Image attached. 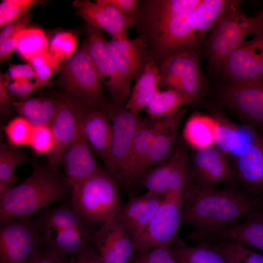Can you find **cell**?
Returning a JSON list of instances; mask_svg holds the SVG:
<instances>
[{"mask_svg": "<svg viewBox=\"0 0 263 263\" xmlns=\"http://www.w3.org/2000/svg\"><path fill=\"white\" fill-rule=\"evenodd\" d=\"M200 0H152L139 4L135 24L157 65L175 54L199 49L191 16Z\"/></svg>", "mask_w": 263, "mask_h": 263, "instance_id": "cell-1", "label": "cell"}, {"mask_svg": "<svg viewBox=\"0 0 263 263\" xmlns=\"http://www.w3.org/2000/svg\"><path fill=\"white\" fill-rule=\"evenodd\" d=\"M261 207L260 198L234 187L202 188L192 184L184 196L181 224L192 227L194 233H210L237 224Z\"/></svg>", "mask_w": 263, "mask_h": 263, "instance_id": "cell-2", "label": "cell"}, {"mask_svg": "<svg viewBox=\"0 0 263 263\" xmlns=\"http://www.w3.org/2000/svg\"><path fill=\"white\" fill-rule=\"evenodd\" d=\"M70 185L56 167L34 165L30 175L0 199V221L26 219L61 201Z\"/></svg>", "mask_w": 263, "mask_h": 263, "instance_id": "cell-3", "label": "cell"}, {"mask_svg": "<svg viewBox=\"0 0 263 263\" xmlns=\"http://www.w3.org/2000/svg\"><path fill=\"white\" fill-rule=\"evenodd\" d=\"M241 2L231 0L207 40V54L214 72L222 68L227 56L247 36L263 33V11L256 16H248L241 9Z\"/></svg>", "mask_w": 263, "mask_h": 263, "instance_id": "cell-4", "label": "cell"}, {"mask_svg": "<svg viewBox=\"0 0 263 263\" xmlns=\"http://www.w3.org/2000/svg\"><path fill=\"white\" fill-rule=\"evenodd\" d=\"M72 189L71 204L90 224L113 219L122 206L118 183L103 169Z\"/></svg>", "mask_w": 263, "mask_h": 263, "instance_id": "cell-5", "label": "cell"}, {"mask_svg": "<svg viewBox=\"0 0 263 263\" xmlns=\"http://www.w3.org/2000/svg\"><path fill=\"white\" fill-rule=\"evenodd\" d=\"M113 128L107 171L118 183L129 185V165L135 136L139 130L150 120L136 116L125 105L114 102L104 108Z\"/></svg>", "mask_w": 263, "mask_h": 263, "instance_id": "cell-6", "label": "cell"}, {"mask_svg": "<svg viewBox=\"0 0 263 263\" xmlns=\"http://www.w3.org/2000/svg\"><path fill=\"white\" fill-rule=\"evenodd\" d=\"M61 84L66 92L90 107L100 106L104 109L106 102L100 78L84 44L61 66Z\"/></svg>", "mask_w": 263, "mask_h": 263, "instance_id": "cell-7", "label": "cell"}, {"mask_svg": "<svg viewBox=\"0 0 263 263\" xmlns=\"http://www.w3.org/2000/svg\"><path fill=\"white\" fill-rule=\"evenodd\" d=\"M184 199L180 194L168 193L148 226L134 242V249L142 252L156 248H169L179 242Z\"/></svg>", "mask_w": 263, "mask_h": 263, "instance_id": "cell-8", "label": "cell"}, {"mask_svg": "<svg viewBox=\"0 0 263 263\" xmlns=\"http://www.w3.org/2000/svg\"><path fill=\"white\" fill-rule=\"evenodd\" d=\"M159 71V86L177 90L194 101L205 89L198 49L171 56L160 66Z\"/></svg>", "mask_w": 263, "mask_h": 263, "instance_id": "cell-9", "label": "cell"}, {"mask_svg": "<svg viewBox=\"0 0 263 263\" xmlns=\"http://www.w3.org/2000/svg\"><path fill=\"white\" fill-rule=\"evenodd\" d=\"M0 263H27L43 236L34 219L0 221Z\"/></svg>", "mask_w": 263, "mask_h": 263, "instance_id": "cell-10", "label": "cell"}, {"mask_svg": "<svg viewBox=\"0 0 263 263\" xmlns=\"http://www.w3.org/2000/svg\"><path fill=\"white\" fill-rule=\"evenodd\" d=\"M85 43L98 75L114 102L125 105L131 94L130 86L117 68L110 53L108 41L100 30L88 25Z\"/></svg>", "mask_w": 263, "mask_h": 263, "instance_id": "cell-11", "label": "cell"}, {"mask_svg": "<svg viewBox=\"0 0 263 263\" xmlns=\"http://www.w3.org/2000/svg\"><path fill=\"white\" fill-rule=\"evenodd\" d=\"M69 101L76 118L77 133L60 163L63 165L66 176L72 188L102 169L93 155L83 128V118L88 110L79 102Z\"/></svg>", "mask_w": 263, "mask_h": 263, "instance_id": "cell-12", "label": "cell"}, {"mask_svg": "<svg viewBox=\"0 0 263 263\" xmlns=\"http://www.w3.org/2000/svg\"><path fill=\"white\" fill-rule=\"evenodd\" d=\"M189 167L191 178L195 181L193 184L200 188H215L220 184L232 183L237 179L226 155L215 145L194 150Z\"/></svg>", "mask_w": 263, "mask_h": 263, "instance_id": "cell-13", "label": "cell"}, {"mask_svg": "<svg viewBox=\"0 0 263 263\" xmlns=\"http://www.w3.org/2000/svg\"><path fill=\"white\" fill-rule=\"evenodd\" d=\"M229 84H242L263 77V38L255 36L232 52L222 68Z\"/></svg>", "mask_w": 263, "mask_h": 263, "instance_id": "cell-14", "label": "cell"}, {"mask_svg": "<svg viewBox=\"0 0 263 263\" xmlns=\"http://www.w3.org/2000/svg\"><path fill=\"white\" fill-rule=\"evenodd\" d=\"M108 45L117 68L130 86L153 61L143 38L130 39L128 31L113 37Z\"/></svg>", "mask_w": 263, "mask_h": 263, "instance_id": "cell-15", "label": "cell"}, {"mask_svg": "<svg viewBox=\"0 0 263 263\" xmlns=\"http://www.w3.org/2000/svg\"><path fill=\"white\" fill-rule=\"evenodd\" d=\"M225 104L244 120L263 128V77L247 83L229 84L222 92Z\"/></svg>", "mask_w": 263, "mask_h": 263, "instance_id": "cell-16", "label": "cell"}, {"mask_svg": "<svg viewBox=\"0 0 263 263\" xmlns=\"http://www.w3.org/2000/svg\"><path fill=\"white\" fill-rule=\"evenodd\" d=\"M188 238L210 244L223 241L236 242L263 251V211H254L241 221L217 231L203 234L191 232Z\"/></svg>", "mask_w": 263, "mask_h": 263, "instance_id": "cell-17", "label": "cell"}, {"mask_svg": "<svg viewBox=\"0 0 263 263\" xmlns=\"http://www.w3.org/2000/svg\"><path fill=\"white\" fill-rule=\"evenodd\" d=\"M102 225L94 236L100 263H127L134 250L128 231L116 217Z\"/></svg>", "mask_w": 263, "mask_h": 263, "instance_id": "cell-18", "label": "cell"}, {"mask_svg": "<svg viewBox=\"0 0 263 263\" xmlns=\"http://www.w3.org/2000/svg\"><path fill=\"white\" fill-rule=\"evenodd\" d=\"M73 6L77 14L89 25L103 29L113 37L124 32L134 25L135 19L127 17L114 7L100 3L97 0H75Z\"/></svg>", "mask_w": 263, "mask_h": 263, "instance_id": "cell-19", "label": "cell"}, {"mask_svg": "<svg viewBox=\"0 0 263 263\" xmlns=\"http://www.w3.org/2000/svg\"><path fill=\"white\" fill-rule=\"evenodd\" d=\"M163 199L147 191L122 205L116 218L134 242L139 238L161 206Z\"/></svg>", "mask_w": 263, "mask_h": 263, "instance_id": "cell-20", "label": "cell"}, {"mask_svg": "<svg viewBox=\"0 0 263 263\" xmlns=\"http://www.w3.org/2000/svg\"><path fill=\"white\" fill-rule=\"evenodd\" d=\"M34 218L43 236L63 229L76 230L91 240H94V233L90 228V224L73 207L68 204L53 207L45 208L37 212Z\"/></svg>", "mask_w": 263, "mask_h": 263, "instance_id": "cell-21", "label": "cell"}, {"mask_svg": "<svg viewBox=\"0 0 263 263\" xmlns=\"http://www.w3.org/2000/svg\"><path fill=\"white\" fill-rule=\"evenodd\" d=\"M55 145L48 154L47 165L56 167L74 142L77 124L75 113L68 99H61L57 112L50 125Z\"/></svg>", "mask_w": 263, "mask_h": 263, "instance_id": "cell-22", "label": "cell"}, {"mask_svg": "<svg viewBox=\"0 0 263 263\" xmlns=\"http://www.w3.org/2000/svg\"><path fill=\"white\" fill-rule=\"evenodd\" d=\"M235 173L250 191H263V137L255 133L245 149L235 157Z\"/></svg>", "mask_w": 263, "mask_h": 263, "instance_id": "cell-23", "label": "cell"}, {"mask_svg": "<svg viewBox=\"0 0 263 263\" xmlns=\"http://www.w3.org/2000/svg\"><path fill=\"white\" fill-rule=\"evenodd\" d=\"M187 109L182 108L176 112L165 117V122L157 133L150 152L141 169V175L147 170L170 158L178 137L180 125Z\"/></svg>", "mask_w": 263, "mask_h": 263, "instance_id": "cell-24", "label": "cell"}, {"mask_svg": "<svg viewBox=\"0 0 263 263\" xmlns=\"http://www.w3.org/2000/svg\"><path fill=\"white\" fill-rule=\"evenodd\" d=\"M83 128L91 147L107 169L110 163L113 128L104 110L87 111L83 118Z\"/></svg>", "mask_w": 263, "mask_h": 263, "instance_id": "cell-25", "label": "cell"}, {"mask_svg": "<svg viewBox=\"0 0 263 263\" xmlns=\"http://www.w3.org/2000/svg\"><path fill=\"white\" fill-rule=\"evenodd\" d=\"M160 82L158 66L153 62L146 67L131 92L125 107L133 114L139 116L146 109L156 94L159 91Z\"/></svg>", "mask_w": 263, "mask_h": 263, "instance_id": "cell-26", "label": "cell"}, {"mask_svg": "<svg viewBox=\"0 0 263 263\" xmlns=\"http://www.w3.org/2000/svg\"><path fill=\"white\" fill-rule=\"evenodd\" d=\"M219 131V124L216 118L197 113L186 122L183 134L187 143L197 150L214 146Z\"/></svg>", "mask_w": 263, "mask_h": 263, "instance_id": "cell-27", "label": "cell"}, {"mask_svg": "<svg viewBox=\"0 0 263 263\" xmlns=\"http://www.w3.org/2000/svg\"><path fill=\"white\" fill-rule=\"evenodd\" d=\"M165 117L151 119L137 132L133 143L129 165V184L141 175L142 166L152 146L155 137L164 125Z\"/></svg>", "mask_w": 263, "mask_h": 263, "instance_id": "cell-28", "label": "cell"}, {"mask_svg": "<svg viewBox=\"0 0 263 263\" xmlns=\"http://www.w3.org/2000/svg\"><path fill=\"white\" fill-rule=\"evenodd\" d=\"M231 0H200L191 16L194 38L200 45L216 25Z\"/></svg>", "mask_w": 263, "mask_h": 263, "instance_id": "cell-29", "label": "cell"}, {"mask_svg": "<svg viewBox=\"0 0 263 263\" xmlns=\"http://www.w3.org/2000/svg\"><path fill=\"white\" fill-rule=\"evenodd\" d=\"M61 99L30 97L14 102L13 108L19 116L34 126L50 125Z\"/></svg>", "mask_w": 263, "mask_h": 263, "instance_id": "cell-30", "label": "cell"}, {"mask_svg": "<svg viewBox=\"0 0 263 263\" xmlns=\"http://www.w3.org/2000/svg\"><path fill=\"white\" fill-rule=\"evenodd\" d=\"M216 118L219 131L214 145L226 155L237 156L249 144L256 132L249 127H238L220 116Z\"/></svg>", "mask_w": 263, "mask_h": 263, "instance_id": "cell-31", "label": "cell"}, {"mask_svg": "<svg viewBox=\"0 0 263 263\" xmlns=\"http://www.w3.org/2000/svg\"><path fill=\"white\" fill-rule=\"evenodd\" d=\"M169 248L182 263H230L225 254L213 244L199 242L190 245L180 240Z\"/></svg>", "mask_w": 263, "mask_h": 263, "instance_id": "cell-32", "label": "cell"}, {"mask_svg": "<svg viewBox=\"0 0 263 263\" xmlns=\"http://www.w3.org/2000/svg\"><path fill=\"white\" fill-rule=\"evenodd\" d=\"M194 100L174 89L158 91L146 110L151 119H159L179 111L185 105Z\"/></svg>", "mask_w": 263, "mask_h": 263, "instance_id": "cell-33", "label": "cell"}, {"mask_svg": "<svg viewBox=\"0 0 263 263\" xmlns=\"http://www.w3.org/2000/svg\"><path fill=\"white\" fill-rule=\"evenodd\" d=\"M174 163L173 153L170 158L147 170L140 176L139 178H141L142 184L148 192L163 199L165 197L169 191L170 177Z\"/></svg>", "mask_w": 263, "mask_h": 263, "instance_id": "cell-34", "label": "cell"}, {"mask_svg": "<svg viewBox=\"0 0 263 263\" xmlns=\"http://www.w3.org/2000/svg\"><path fill=\"white\" fill-rule=\"evenodd\" d=\"M53 236H44L60 254L68 256L85 254L87 242L90 241L75 229H63L52 232ZM46 235V236H47Z\"/></svg>", "mask_w": 263, "mask_h": 263, "instance_id": "cell-35", "label": "cell"}, {"mask_svg": "<svg viewBox=\"0 0 263 263\" xmlns=\"http://www.w3.org/2000/svg\"><path fill=\"white\" fill-rule=\"evenodd\" d=\"M28 158L21 150L10 145L0 146V184L13 187L19 180L15 172L17 167L26 163Z\"/></svg>", "mask_w": 263, "mask_h": 263, "instance_id": "cell-36", "label": "cell"}, {"mask_svg": "<svg viewBox=\"0 0 263 263\" xmlns=\"http://www.w3.org/2000/svg\"><path fill=\"white\" fill-rule=\"evenodd\" d=\"M19 55L29 62L34 57L46 53L49 44L44 32L37 28L26 29L18 33Z\"/></svg>", "mask_w": 263, "mask_h": 263, "instance_id": "cell-37", "label": "cell"}, {"mask_svg": "<svg viewBox=\"0 0 263 263\" xmlns=\"http://www.w3.org/2000/svg\"><path fill=\"white\" fill-rule=\"evenodd\" d=\"M226 256L230 263H263V255L236 242L223 241L212 243Z\"/></svg>", "mask_w": 263, "mask_h": 263, "instance_id": "cell-38", "label": "cell"}, {"mask_svg": "<svg viewBox=\"0 0 263 263\" xmlns=\"http://www.w3.org/2000/svg\"><path fill=\"white\" fill-rule=\"evenodd\" d=\"M34 126L20 116L11 120L4 127L9 145L13 147L29 145Z\"/></svg>", "mask_w": 263, "mask_h": 263, "instance_id": "cell-39", "label": "cell"}, {"mask_svg": "<svg viewBox=\"0 0 263 263\" xmlns=\"http://www.w3.org/2000/svg\"><path fill=\"white\" fill-rule=\"evenodd\" d=\"M38 0H4L0 4V26H4L28 13L35 5L42 3Z\"/></svg>", "mask_w": 263, "mask_h": 263, "instance_id": "cell-40", "label": "cell"}, {"mask_svg": "<svg viewBox=\"0 0 263 263\" xmlns=\"http://www.w3.org/2000/svg\"><path fill=\"white\" fill-rule=\"evenodd\" d=\"M36 75L35 81H50L61 68V61L48 51L33 58L29 62Z\"/></svg>", "mask_w": 263, "mask_h": 263, "instance_id": "cell-41", "label": "cell"}, {"mask_svg": "<svg viewBox=\"0 0 263 263\" xmlns=\"http://www.w3.org/2000/svg\"><path fill=\"white\" fill-rule=\"evenodd\" d=\"M77 40L69 32H60L54 35L49 45L48 52L61 61H66L75 53Z\"/></svg>", "mask_w": 263, "mask_h": 263, "instance_id": "cell-42", "label": "cell"}, {"mask_svg": "<svg viewBox=\"0 0 263 263\" xmlns=\"http://www.w3.org/2000/svg\"><path fill=\"white\" fill-rule=\"evenodd\" d=\"M55 145V139L49 125L34 126L29 146L37 154H48Z\"/></svg>", "mask_w": 263, "mask_h": 263, "instance_id": "cell-43", "label": "cell"}, {"mask_svg": "<svg viewBox=\"0 0 263 263\" xmlns=\"http://www.w3.org/2000/svg\"><path fill=\"white\" fill-rule=\"evenodd\" d=\"M140 253L134 263H182L169 248H156Z\"/></svg>", "mask_w": 263, "mask_h": 263, "instance_id": "cell-44", "label": "cell"}, {"mask_svg": "<svg viewBox=\"0 0 263 263\" xmlns=\"http://www.w3.org/2000/svg\"><path fill=\"white\" fill-rule=\"evenodd\" d=\"M31 18L32 14L28 12L4 26L0 34V47L3 46L10 38L26 29Z\"/></svg>", "mask_w": 263, "mask_h": 263, "instance_id": "cell-45", "label": "cell"}, {"mask_svg": "<svg viewBox=\"0 0 263 263\" xmlns=\"http://www.w3.org/2000/svg\"><path fill=\"white\" fill-rule=\"evenodd\" d=\"M102 4L112 6L125 16L135 19L139 1L137 0H97Z\"/></svg>", "mask_w": 263, "mask_h": 263, "instance_id": "cell-46", "label": "cell"}, {"mask_svg": "<svg viewBox=\"0 0 263 263\" xmlns=\"http://www.w3.org/2000/svg\"><path fill=\"white\" fill-rule=\"evenodd\" d=\"M10 79L9 75H0V112L2 115H8L13 108L14 102L7 90V85Z\"/></svg>", "mask_w": 263, "mask_h": 263, "instance_id": "cell-47", "label": "cell"}, {"mask_svg": "<svg viewBox=\"0 0 263 263\" xmlns=\"http://www.w3.org/2000/svg\"><path fill=\"white\" fill-rule=\"evenodd\" d=\"M20 84L16 97L19 100L24 99L31 97V94L35 90L47 85L53 84L54 82H43L38 81L31 82L30 80L20 79Z\"/></svg>", "mask_w": 263, "mask_h": 263, "instance_id": "cell-48", "label": "cell"}, {"mask_svg": "<svg viewBox=\"0 0 263 263\" xmlns=\"http://www.w3.org/2000/svg\"><path fill=\"white\" fill-rule=\"evenodd\" d=\"M9 76L13 81L20 79L30 80L33 78L36 80L35 74L29 62L25 64H10Z\"/></svg>", "mask_w": 263, "mask_h": 263, "instance_id": "cell-49", "label": "cell"}, {"mask_svg": "<svg viewBox=\"0 0 263 263\" xmlns=\"http://www.w3.org/2000/svg\"><path fill=\"white\" fill-rule=\"evenodd\" d=\"M18 34L8 39L4 45L0 47V62L8 60L12 54L17 50L19 46Z\"/></svg>", "mask_w": 263, "mask_h": 263, "instance_id": "cell-50", "label": "cell"}, {"mask_svg": "<svg viewBox=\"0 0 263 263\" xmlns=\"http://www.w3.org/2000/svg\"><path fill=\"white\" fill-rule=\"evenodd\" d=\"M80 257V259L78 263H101L100 261L99 262L93 260H89L86 258V253L79 255Z\"/></svg>", "mask_w": 263, "mask_h": 263, "instance_id": "cell-51", "label": "cell"}, {"mask_svg": "<svg viewBox=\"0 0 263 263\" xmlns=\"http://www.w3.org/2000/svg\"><path fill=\"white\" fill-rule=\"evenodd\" d=\"M27 263H37L36 261L34 256L33 255V253L31 255V257H30Z\"/></svg>", "mask_w": 263, "mask_h": 263, "instance_id": "cell-52", "label": "cell"}, {"mask_svg": "<svg viewBox=\"0 0 263 263\" xmlns=\"http://www.w3.org/2000/svg\"><path fill=\"white\" fill-rule=\"evenodd\" d=\"M75 259H74L73 257L72 256L70 263H75Z\"/></svg>", "mask_w": 263, "mask_h": 263, "instance_id": "cell-53", "label": "cell"}, {"mask_svg": "<svg viewBox=\"0 0 263 263\" xmlns=\"http://www.w3.org/2000/svg\"><path fill=\"white\" fill-rule=\"evenodd\" d=\"M259 36H260V37L263 38V33L261 34V35H259Z\"/></svg>", "mask_w": 263, "mask_h": 263, "instance_id": "cell-54", "label": "cell"}]
</instances>
